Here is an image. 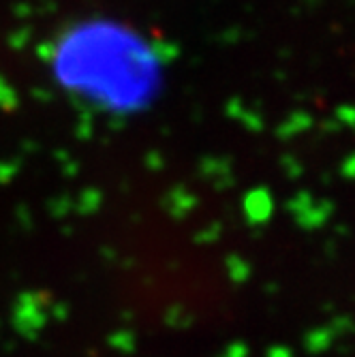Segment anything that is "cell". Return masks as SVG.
Wrapping results in <instances>:
<instances>
[{"instance_id":"cell-1","label":"cell","mask_w":355,"mask_h":357,"mask_svg":"<svg viewBox=\"0 0 355 357\" xmlns=\"http://www.w3.org/2000/svg\"><path fill=\"white\" fill-rule=\"evenodd\" d=\"M58 65L73 88L116 107L137 105L152 88V58L122 28H80L65 41Z\"/></svg>"}]
</instances>
